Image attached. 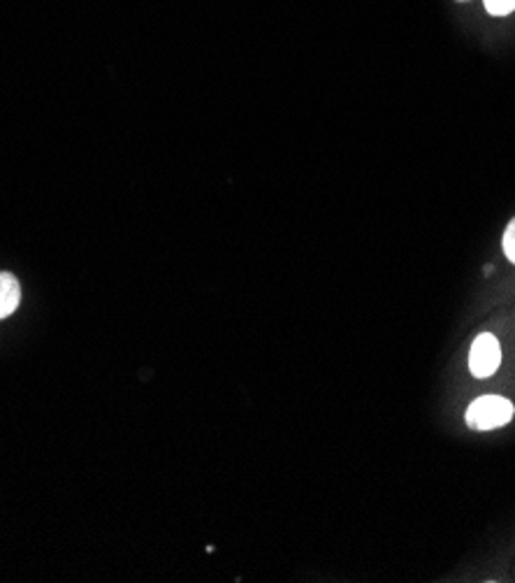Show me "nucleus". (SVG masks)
<instances>
[{"mask_svg": "<svg viewBox=\"0 0 515 583\" xmlns=\"http://www.w3.org/2000/svg\"><path fill=\"white\" fill-rule=\"evenodd\" d=\"M502 246H504V254L506 258L515 265V219L506 226V233H504V240H502Z\"/></svg>", "mask_w": 515, "mask_h": 583, "instance_id": "nucleus-5", "label": "nucleus"}, {"mask_svg": "<svg viewBox=\"0 0 515 583\" xmlns=\"http://www.w3.org/2000/svg\"><path fill=\"white\" fill-rule=\"evenodd\" d=\"M502 365V344L492 332H481L469 351V369L476 379L492 377Z\"/></svg>", "mask_w": 515, "mask_h": 583, "instance_id": "nucleus-2", "label": "nucleus"}, {"mask_svg": "<svg viewBox=\"0 0 515 583\" xmlns=\"http://www.w3.org/2000/svg\"><path fill=\"white\" fill-rule=\"evenodd\" d=\"M459 3H467V0H459Z\"/></svg>", "mask_w": 515, "mask_h": 583, "instance_id": "nucleus-6", "label": "nucleus"}, {"mask_svg": "<svg viewBox=\"0 0 515 583\" xmlns=\"http://www.w3.org/2000/svg\"><path fill=\"white\" fill-rule=\"evenodd\" d=\"M20 303H22L20 279H16L12 272H0V321L8 319L10 314H14Z\"/></svg>", "mask_w": 515, "mask_h": 583, "instance_id": "nucleus-3", "label": "nucleus"}, {"mask_svg": "<svg viewBox=\"0 0 515 583\" xmlns=\"http://www.w3.org/2000/svg\"><path fill=\"white\" fill-rule=\"evenodd\" d=\"M515 416L513 402L502 398V396H481L476 398L469 410H467V426L476 433H488V430H500L506 423H511Z\"/></svg>", "mask_w": 515, "mask_h": 583, "instance_id": "nucleus-1", "label": "nucleus"}, {"mask_svg": "<svg viewBox=\"0 0 515 583\" xmlns=\"http://www.w3.org/2000/svg\"><path fill=\"white\" fill-rule=\"evenodd\" d=\"M483 5L492 16H506L515 10V0H483Z\"/></svg>", "mask_w": 515, "mask_h": 583, "instance_id": "nucleus-4", "label": "nucleus"}]
</instances>
